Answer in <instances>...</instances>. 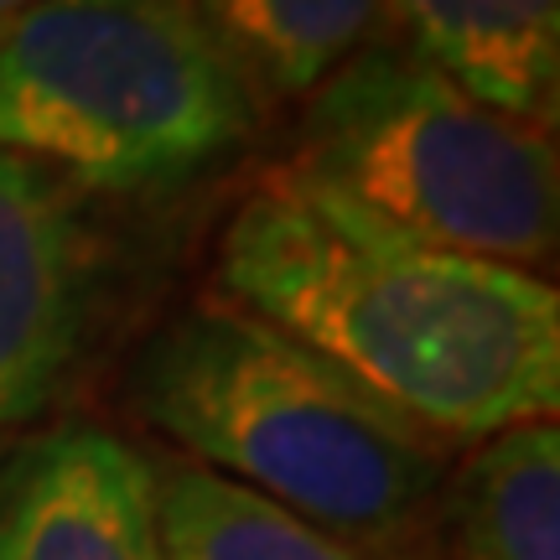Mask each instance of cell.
<instances>
[{"label":"cell","mask_w":560,"mask_h":560,"mask_svg":"<svg viewBox=\"0 0 560 560\" xmlns=\"http://www.w3.org/2000/svg\"><path fill=\"white\" fill-rule=\"evenodd\" d=\"M285 166L425 249L529 276L556 255V130L478 104L395 37L306 94Z\"/></svg>","instance_id":"cell-4"},{"label":"cell","mask_w":560,"mask_h":560,"mask_svg":"<svg viewBox=\"0 0 560 560\" xmlns=\"http://www.w3.org/2000/svg\"><path fill=\"white\" fill-rule=\"evenodd\" d=\"M219 285L223 301L446 446L556 420L560 296L550 280L425 249L291 166L265 172L234 208Z\"/></svg>","instance_id":"cell-1"},{"label":"cell","mask_w":560,"mask_h":560,"mask_svg":"<svg viewBox=\"0 0 560 560\" xmlns=\"http://www.w3.org/2000/svg\"><path fill=\"white\" fill-rule=\"evenodd\" d=\"M255 100H306L374 42L384 0H182Z\"/></svg>","instance_id":"cell-8"},{"label":"cell","mask_w":560,"mask_h":560,"mask_svg":"<svg viewBox=\"0 0 560 560\" xmlns=\"http://www.w3.org/2000/svg\"><path fill=\"white\" fill-rule=\"evenodd\" d=\"M260 100L182 0H37L0 26V151L73 192H166L240 151Z\"/></svg>","instance_id":"cell-3"},{"label":"cell","mask_w":560,"mask_h":560,"mask_svg":"<svg viewBox=\"0 0 560 560\" xmlns=\"http://www.w3.org/2000/svg\"><path fill=\"white\" fill-rule=\"evenodd\" d=\"M94 301L79 192L0 151V452L58 400Z\"/></svg>","instance_id":"cell-5"},{"label":"cell","mask_w":560,"mask_h":560,"mask_svg":"<svg viewBox=\"0 0 560 560\" xmlns=\"http://www.w3.org/2000/svg\"><path fill=\"white\" fill-rule=\"evenodd\" d=\"M26 5H37V0H0V26H5L11 16H21Z\"/></svg>","instance_id":"cell-11"},{"label":"cell","mask_w":560,"mask_h":560,"mask_svg":"<svg viewBox=\"0 0 560 560\" xmlns=\"http://www.w3.org/2000/svg\"><path fill=\"white\" fill-rule=\"evenodd\" d=\"M395 42L509 120L556 130L560 0H384Z\"/></svg>","instance_id":"cell-7"},{"label":"cell","mask_w":560,"mask_h":560,"mask_svg":"<svg viewBox=\"0 0 560 560\" xmlns=\"http://www.w3.org/2000/svg\"><path fill=\"white\" fill-rule=\"evenodd\" d=\"M446 529L457 560H560L556 420H529L482 441L452 478Z\"/></svg>","instance_id":"cell-9"},{"label":"cell","mask_w":560,"mask_h":560,"mask_svg":"<svg viewBox=\"0 0 560 560\" xmlns=\"http://www.w3.org/2000/svg\"><path fill=\"white\" fill-rule=\"evenodd\" d=\"M0 560H172L156 467L100 425H58L0 472Z\"/></svg>","instance_id":"cell-6"},{"label":"cell","mask_w":560,"mask_h":560,"mask_svg":"<svg viewBox=\"0 0 560 560\" xmlns=\"http://www.w3.org/2000/svg\"><path fill=\"white\" fill-rule=\"evenodd\" d=\"M156 520L172 560H380L192 462L156 467Z\"/></svg>","instance_id":"cell-10"},{"label":"cell","mask_w":560,"mask_h":560,"mask_svg":"<svg viewBox=\"0 0 560 560\" xmlns=\"http://www.w3.org/2000/svg\"><path fill=\"white\" fill-rule=\"evenodd\" d=\"M136 405L192 467L369 556L400 550L446 488V441L223 296L151 338Z\"/></svg>","instance_id":"cell-2"}]
</instances>
